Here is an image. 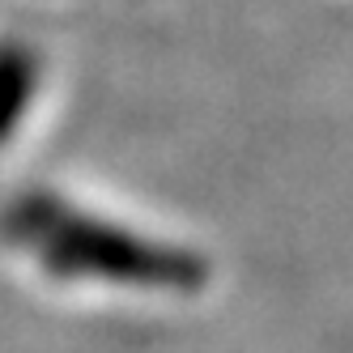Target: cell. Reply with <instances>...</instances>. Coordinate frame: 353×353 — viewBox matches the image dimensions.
I'll return each mask as SVG.
<instances>
[{
    "mask_svg": "<svg viewBox=\"0 0 353 353\" xmlns=\"http://www.w3.org/2000/svg\"><path fill=\"white\" fill-rule=\"evenodd\" d=\"M5 234L34 251L39 264L72 281L132 290H196L209 276L196 251L145 239L137 230L85 213L60 196H21L5 209Z\"/></svg>",
    "mask_w": 353,
    "mask_h": 353,
    "instance_id": "1",
    "label": "cell"
},
{
    "mask_svg": "<svg viewBox=\"0 0 353 353\" xmlns=\"http://www.w3.org/2000/svg\"><path fill=\"white\" fill-rule=\"evenodd\" d=\"M26 98H30V72L21 60H0V141H5L21 111H26Z\"/></svg>",
    "mask_w": 353,
    "mask_h": 353,
    "instance_id": "2",
    "label": "cell"
}]
</instances>
